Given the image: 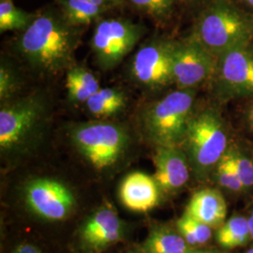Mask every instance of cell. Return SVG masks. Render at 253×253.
<instances>
[{"label":"cell","instance_id":"obj_15","mask_svg":"<svg viewBox=\"0 0 253 253\" xmlns=\"http://www.w3.org/2000/svg\"><path fill=\"white\" fill-rule=\"evenodd\" d=\"M185 213L211 228H219L225 222L226 202L218 190H199L191 197Z\"/></svg>","mask_w":253,"mask_h":253},{"label":"cell","instance_id":"obj_8","mask_svg":"<svg viewBox=\"0 0 253 253\" xmlns=\"http://www.w3.org/2000/svg\"><path fill=\"white\" fill-rule=\"evenodd\" d=\"M145 33L144 27L126 20H103L94 30L91 49L100 68L118 66L135 47Z\"/></svg>","mask_w":253,"mask_h":253},{"label":"cell","instance_id":"obj_19","mask_svg":"<svg viewBox=\"0 0 253 253\" xmlns=\"http://www.w3.org/2000/svg\"><path fill=\"white\" fill-rule=\"evenodd\" d=\"M65 20L73 27L89 25L106 9L85 0H58Z\"/></svg>","mask_w":253,"mask_h":253},{"label":"cell","instance_id":"obj_13","mask_svg":"<svg viewBox=\"0 0 253 253\" xmlns=\"http://www.w3.org/2000/svg\"><path fill=\"white\" fill-rule=\"evenodd\" d=\"M122 223L112 208L97 211L85 222L81 232L82 240L91 251L100 252L121 238Z\"/></svg>","mask_w":253,"mask_h":253},{"label":"cell","instance_id":"obj_4","mask_svg":"<svg viewBox=\"0 0 253 253\" xmlns=\"http://www.w3.org/2000/svg\"><path fill=\"white\" fill-rule=\"evenodd\" d=\"M194 102L195 89H177L151 104L143 117L147 135L157 145L181 146Z\"/></svg>","mask_w":253,"mask_h":253},{"label":"cell","instance_id":"obj_35","mask_svg":"<svg viewBox=\"0 0 253 253\" xmlns=\"http://www.w3.org/2000/svg\"><path fill=\"white\" fill-rule=\"evenodd\" d=\"M133 253V252H132V253Z\"/></svg>","mask_w":253,"mask_h":253},{"label":"cell","instance_id":"obj_27","mask_svg":"<svg viewBox=\"0 0 253 253\" xmlns=\"http://www.w3.org/2000/svg\"><path fill=\"white\" fill-rule=\"evenodd\" d=\"M13 253H42V252L33 245L25 244L19 246Z\"/></svg>","mask_w":253,"mask_h":253},{"label":"cell","instance_id":"obj_24","mask_svg":"<svg viewBox=\"0 0 253 253\" xmlns=\"http://www.w3.org/2000/svg\"><path fill=\"white\" fill-rule=\"evenodd\" d=\"M229 154L235 172L245 189L253 187V159L249 158L246 154L236 146L228 147Z\"/></svg>","mask_w":253,"mask_h":253},{"label":"cell","instance_id":"obj_20","mask_svg":"<svg viewBox=\"0 0 253 253\" xmlns=\"http://www.w3.org/2000/svg\"><path fill=\"white\" fill-rule=\"evenodd\" d=\"M251 238L249 218L235 216L228 219L217 232L218 244L225 249H235L247 244Z\"/></svg>","mask_w":253,"mask_h":253},{"label":"cell","instance_id":"obj_32","mask_svg":"<svg viewBox=\"0 0 253 253\" xmlns=\"http://www.w3.org/2000/svg\"><path fill=\"white\" fill-rule=\"evenodd\" d=\"M242 1L244 2L247 6H249L250 8L253 9V0H242Z\"/></svg>","mask_w":253,"mask_h":253},{"label":"cell","instance_id":"obj_25","mask_svg":"<svg viewBox=\"0 0 253 253\" xmlns=\"http://www.w3.org/2000/svg\"><path fill=\"white\" fill-rule=\"evenodd\" d=\"M138 9L155 18H165L172 11L173 0H130Z\"/></svg>","mask_w":253,"mask_h":253},{"label":"cell","instance_id":"obj_22","mask_svg":"<svg viewBox=\"0 0 253 253\" xmlns=\"http://www.w3.org/2000/svg\"><path fill=\"white\" fill-rule=\"evenodd\" d=\"M178 233L190 246H198L208 243L212 235V228L184 213L177 220Z\"/></svg>","mask_w":253,"mask_h":253},{"label":"cell","instance_id":"obj_28","mask_svg":"<svg viewBox=\"0 0 253 253\" xmlns=\"http://www.w3.org/2000/svg\"><path fill=\"white\" fill-rule=\"evenodd\" d=\"M85 1H89L91 3L100 5L102 7L107 8L108 6H112V5H118L122 2V0H85Z\"/></svg>","mask_w":253,"mask_h":253},{"label":"cell","instance_id":"obj_18","mask_svg":"<svg viewBox=\"0 0 253 253\" xmlns=\"http://www.w3.org/2000/svg\"><path fill=\"white\" fill-rule=\"evenodd\" d=\"M124 93L113 88H101L85 102L86 107L96 117H112L126 107Z\"/></svg>","mask_w":253,"mask_h":253},{"label":"cell","instance_id":"obj_33","mask_svg":"<svg viewBox=\"0 0 253 253\" xmlns=\"http://www.w3.org/2000/svg\"><path fill=\"white\" fill-rule=\"evenodd\" d=\"M247 253H253V249H251V250H249V251L247 252Z\"/></svg>","mask_w":253,"mask_h":253},{"label":"cell","instance_id":"obj_29","mask_svg":"<svg viewBox=\"0 0 253 253\" xmlns=\"http://www.w3.org/2000/svg\"><path fill=\"white\" fill-rule=\"evenodd\" d=\"M246 118H247V122H248L249 126H251L252 129H253V103L250 106V108L248 109Z\"/></svg>","mask_w":253,"mask_h":253},{"label":"cell","instance_id":"obj_30","mask_svg":"<svg viewBox=\"0 0 253 253\" xmlns=\"http://www.w3.org/2000/svg\"><path fill=\"white\" fill-rule=\"evenodd\" d=\"M249 226H250V232H251V238L253 240V217H249Z\"/></svg>","mask_w":253,"mask_h":253},{"label":"cell","instance_id":"obj_16","mask_svg":"<svg viewBox=\"0 0 253 253\" xmlns=\"http://www.w3.org/2000/svg\"><path fill=\"white\" fill-rule=\"evenodd\" d=\"M69 99L73 102H86L100 88L96 76L83 67H71L66 76Z\"/></svg>","mask_w":253,"mask_h":253},{"label":"cell","instance_id":"obj_11","mask_svg":"<svg viewBox=\"0 0 253 253\" xmlns=\"http://www.w3.org/2000/svg\"><path fill=\"white\" fill-rule=\"evenodd\" d=\"M27 206L37 215L51 220H60L69 215L75 200L72 191L58 181L39 178L28 183Z\"/></svg>","mask_w":253,"mask_h":253},{"label":"cell","instance_id":"obj_31","mask_svg":"<svg viewBox=\"0 0 253 253\" xmlns=\"http://www.w3.org/2000/svg\"><path fill=\"white\" fill-rule=\"evenodd\" d=\"M189 253H218L211 251H190Z\"/></svg>","mask_w":253,"mask_h":253},{"label":"cell","instance_id":"obj_9","mask_svg":"<svg viewBox=\"0 0 253 253\" xmlns=\"http://www.w3.org/2000/svg\"><path fill=\"white\" fill-rule=\"evenodd\" d=\"M217 57L190 37L185 42H174L172 52V83L177 89H195L212 79Z\"/></svg>","mask_w":253,"mask_h":253},{"label":"cell","instance_id":"obj_21","mask_svg":"<svg viewBox=\"0 0 253 253\" xmlns=\"http://www.w3.org/2000/svg\"><path fill=\"white\" fill-rule=\"evenodd\" d=\"M35 15L19 9L13 0H0V31H24Z\"/></svg>","mask_w":253,"mask_h":253},{"label":"cell","instance_id":"obj_1","mask_svg":"<svg viewBox=\"0 0 253 253\" xmlns=\"http://www.w3.org/2000/svg\"><path fill=\"white\" fill-rule=\"evenodd\" d=\"M79 37L62 14L52 10L35 15L23 31L19 51L39 72L55 74L70 69Z\"/></svg>","mask_w":253,"mask_h":253},{"label":"cell","instance_id":"obj_6","mask_svg":"<svg viewBox=\"0 0 253 253\" xmlns=\"http://www.w3.org/2000/svg\"><path fill=\"white\" fill-rule=\"evenodd\" d=\"M71 136L79 152L98 170L106 169L118 163L128 143L124 127L107 121L78 124L73 126Z\"/></svg>","mask_w":253,"mask_h":253},{"label":"cell","instance_id":"obj_2","mask_svg":"<svg viewBox=\"0 0 253 253\" xmlns=\"http://www.w3.org/2000/svg\"><path fill=\"white\" fill-rule=\"evenodd\" d=\"M191 38L217 57L253 40V18L232 0H212L202 11Z\"/></svg>","mask_w":253,"mask_h":253},{"label":"cell","instance_id":"obj_10","mask_svg":"<svg viewBox=\"0 0 253 253\" xmlns=\"http://www.w3.org/2000/svg\"><path fill=\"white\" fill-rule=\"evenodd\" d=\"M174 42L158 39L142 46L137 51L131 63V74L136 81L154 89L172 84Z\"/></svg>","mask_w":253,"mask_h":253},{"label":"cell","instance_id":"obj_7","mask_svg":"<svg viewBox=\"0 0 253 253\" xmlns=\"http://www.w3.org/2000/svg\"><path fill=\"white\" fill-rule=\"evenodd\" d=\"M212 79L220 101L253 97V42L219 54Z\"/></svg>","mask_w":253,"mask_h":253},{"label":"cell","instance_id":"obj_23","mask_svg":"<svg viewBox=\"0 0 253 253\" xmlns=\"http://www.w3.org/2000/svg\"><path fill=\"white\" fill-rule=\"evenodd\" d=\"M214 171L216 179L221 187L234 192H239L245 190L244 186L242 185L241 181L239 180L231 158L227 151L219 163H217Z\"/></svg>","mask_w":253,"mask_h":253},{"label":"cell","instance_id":"obj_3","mask_svg":"<svg viewBox=\"0 0 253 253\" xmlns=\"http://www.w3.org/2000/svg\"><path fill=\"white\" fill-rule=\"evenodd\" d=\"M181 147L187 154L190 169L199 178L215 170L228 149L226 127L216 109L194 112Z\"/></svg>","mask_w":253,"mask_h":253},{"label":"cell","instance_id":"obj_17","mask_svg":"<svg viewBox=\"0 0 253 253\" xmlns=\"http://www.w3.org/2000/svg\"><path fill=\"white\" fill-rule=\"evenodd\" d=\"M189 246L179 233L162 227L151 232L145 250L146 253H189Z\"/></svg>","mask_w":253,"mask_h":253},{"label":"cell","instance_id":"obj_14","mask_svg":"<svg viewBox=\"0 0 253 253\" xmlns=\"http://www.w3.org/2000/svg\"><path fill=\"white\" fill-rule=\"evenodd\" d=\"M120 198L128 209L146 212L158 205L160 188L152 176L144 172H132L121 185Z\"/></svg>","mask_w":253,"mask_h":253},{"label":"cell","instance_id":"obj_12","mask_svg":"<svg viewBox=\"0 0 253 253\" xmlns=\"http://www.w3.org/2000/svg\"><path fill=\"white\" fill-rule=\"evenodd\" d=\"M154 164V179L165 192L179 190L190 178V163L181 146L157 145Z\"/></svg>","mask_w":253,"mask_h":253},{"label":"cell","instance_id":"obj_5","mask_svg":"<svg viewBox=\"0 0 253 253\" xmlns=\"http://www.w3.org/2000/svg\"><path fill=\"white\" fill-rule=\"evenodd\" d=\"M49 117L46 100L38 94L10 102L0 110V147L4 152L27 145Z\"/></svg>","mask_w":253,"mask_h":253},{"label":"cell","instance_id":"obj_34","mask_svg":"<svg viewBox=\"0 0 253 253\" xmlns=\"http://www.w3.org/2000/svg\"><path fill=\"white\" fill-rule=\"evenodd\" d=\"M251 216H252V217H253V211H252V215H251Z\"/></svg>","mask_w":253,"mask_h":253},{"label":"cell","instance_id":"obj_26","mask_svg":"<svg viewBox=\"0 0 253 253\" xmlns=\"http://www.w3.org/2000/svg\"><path fill=\"white\" fill-rule=\"evenodd\" d=\"M18 86V80L14 72L6 64L0 67V99L6 101L15 93Z\"/></svg>","mask_w":253,"mask_h":253}]
</instances>
